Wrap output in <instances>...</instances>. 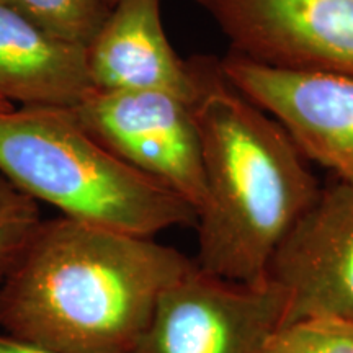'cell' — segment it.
I'll return each instance as SVG.
<instances>
[{"instance_id":"cell-1","label":"cell","mask_w":353,"mask_h":353,"mask_svg":"<svg viewBox=\"0 0 353 353\" xmlns=\"http://www.w3.org/2000/svg\"><path fill=\"white\" fill-rule=\"evenodd\" d=\"M192 265L154 237L41 221L0 288V327L56 353H131L159 298Z\"/></svg>"},{"instance_id":"cell-2","label":"cell","mask_w":353,"mask_h":353,"mask_svg":"<svg viewBox=\"0 0 353 353\" xmlns=\"http://www.w3.org/2000/svg\"><path fill=\"white\" fill-rule=\"evenodd\" d=\"M193 64L192 112L205 174L193 263L232 283L262 285L322 185L288 131L224 77L218 59L195 57Z\"/></svg>"},{"instance_id":"cell-3","label":"cell","mask_w":353,"mask_h":353,"mask_svg":"<svg viewBox=\"0 0 353 353\" xmlns=\"http://www.w3.org/2000/svg\"><path fill=\"white\" fill-rule=\"evenodd\" d=\"M0 174L33 200L94 226L154 237L196 223L190 203L110 152L70 108L0 113Z\"/></svg>"},{"instance_id":"cell-4","label":"cell","mask_w":353,"mask_h":353,"mask_svg":"<svg viewBox=\"0 0 353 353\" xmlns=\"http://www.w3.org/2000/svg\"><path fill=\"white\" fill-rule=\"evenodd\" d=\"M285 316L272 280L232 283L193 263L159 298L131 353H265Z\"/></svg>"},{"instance_id":"cell-5","label":"cell","mask_w":353,"mask_h":353,"mask_svg":"<svg viewBox=\"0 0 353 353\" xmlns=\"http://www.w3.org/2000/svg\"><path fill=\"white\" fill-rule=\"evenodd\" d=\"M101 145L200 211L201 143L190 105L164 92L94 90L70 108Z\"/></svg>"},{"instance_id":"cell-6","label":"cell","mask_w":353,"mask_h":353,"mask_svg":"<svg viewBox=\"0 0 353 353\" xmlns=\"http://www.w3.org/2000/svg\"><path fill=\"white\" fill-rule=\"evenodd\" d=\"M231 52L275 69L353 79V0H195Z\"/></svg>"},{"instance_id":"cell-7","label":"cell","mask_w":353,"mask_h":353,"mask_svg":"<svg viewBox=\"0 0 353 353\" xmlns=\"http://www.w3.org/2000/svg\"><path fill=\"white\" fill-rule=\"evenodd\" d=\"M224 77L288 131L307 161L353 183V79L262 65L229 52Z\"/></svg>"},{"instance_id":"cell-8","label":"cell","mask_w":353,"mask_h":353,"mask_svg":"<svg viewBox=\"0 0 353 353\" xmlns=\"http://www.w3.org/2000/svg\"><path fill=\"white\" fill-rule=\"evenodd\" d=\"M268 280L286 294L285 322L353 319V183L337 179L319 195L273 255Z\"/></svg>"},{"instance_id":"cell-9","label":"cell","mask_w":353,"mask_h":353,"mask_svg":"<svg viewBox=\"0 0 353 353\" xmlns=\"http://www.w3.org/2000/svg\"><path fill=\"white\" fill-rule=\"evenodd\" d=\"M85 51L95 90L164 92L190 107L196 99L195 64L170 46L161 0H118Z\"/></svg>"},{"instance_id":"cell-10","label":"cell","mask_w":353,"mask_h":353,"mask_svg":"<svg viewBox=\"0 0 353 353\" xmlns=\"http://www.w3.org/2000/svg\"><path fill=\"white\" fill-rule=\"evenodd\" d=\"M94 90L85 46L52 37L0 3V99L74 108Z\"/></svg>"},{"instance_id":"cell-11","label":"cell","mask_w":353,"mask_h":353,"mask_svg":"<svg viewBox=\"0 0 353 353\" xmlns=\"http://www.w3.org/2000/svg\"><path fill=\"white\" fill-rule=\"evenodd\" d=\"M52 37L85 46L108 17L105 0H0Z\"/></svg>"},{"instance_id":"cell-12","label":"cell","mask_w":353,"mask_h":353,"mask_svg":"<svg viewBox=\"0 0 353 353\" xmlns=\"http://www.w3.org/2000/svg\"><path fill=\"white\" fill-rule=\"evenodd\" d=\"M265 353H353V319L314 316L286 322L272 335Z\"/></svg>"},{"instance_id":"cell-13","label":"cell","mask_w":353,"mask_h":353,"mask_svg":"<svg viewBox=\"0 0 353 353\" xmlns=\"http://www.w3.org/2000/svg\"><path fill=\"white\" fill-rule=\"evenodd\" d=\"M41 221L38 201L0 174V288Z\"/></svg>"},{"instance_id":"cell-14","label":"cell","mask_w":353,"mask_h":353,"mask_svg":"<svg viewBox=\"0 0 353 353\" xmlns=\"http://www.w3.org/2000/svg\"><path fill=\"white\" fill-rule=\"evenodd\" d=\"M0 353H56L33 343L19 341L7 334H0Z\"/></svg>"},{"instance_id":"cell-15","label":"cell","mask_w":353,"mask_h":353,"mask_svg":"<svg viewBox=\"0 0 353 353\" xmlns=\"http://www.w3.org/2000/svg\"><path fill=\"white\" fill-rule=\"evenodd\" d=\"M15 107H13V103H10V101L0 99V113L3 112H10V110H13Z\"/></svg>"},{"instance_id":"cell-16","label":"cell","mask_w":353,"mask_h":353,"mask_svg":"<svg viewBox=\"0 0 353 353\" xmlns=\"http://www.w3.org/2000/svg\"><path fill=\"white\" fill-rule=\"evenodd\" d=\"M105 2H107V6H108L110 8H112V7L114 6V3L118 2V0H105Z\"/></svg>"}]
</instances>
